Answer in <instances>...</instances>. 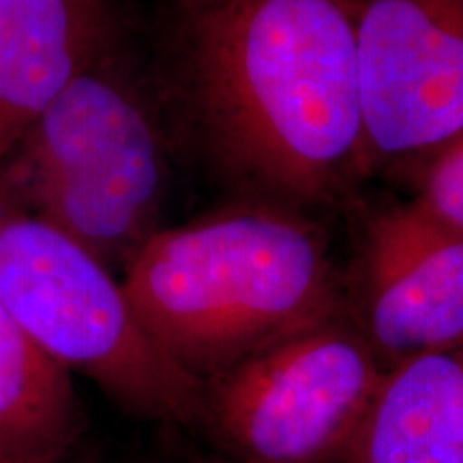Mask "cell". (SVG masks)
Instances as JSON below:
<instances>
[{
	"instance_id": "6da1fadb",
	"label": "cell",
	"mask_w": 463,
	"mask_h": 463,
	"mask_svg": "<svg viewBox=\"0 0 463 463\" xmlns=\"http://www.w3.org/2000/svg\"><path fill=\"white\" fill-rule=\"evenodd\" d=\"M187 5L195 101L230 167L309 202L367 170L344 0Z\"/></svg>"
},
{
	"instance_id": "7a4b0ae2",
	"label": "cell",
	"mask_w": 463,
	"mask_h": 463,
	"mask_svg": "<svg viewBox=\"0 0 463 463\" xmlns=\"http://www.w3.org/2000/svg\"><path fill=\"white\" fill-rule=\"evenodd\" d=\"M120 283L155 344L202 384L337 320V279L320 232L270 208L159 230Z\"/></svg>"
},
{
	"instance_id": "3957f363",
	"label": "cell",
	"mask_w": 463,
	"mask_h": 463,
	"mask_svg": "<svg viewBox=\"0 0 463 463\" xmlns=\"http://www.w3.org/2000/svg\"><path fill=\"white\" fill-rule=\"evenodd\" d=\"M165 164L140 97L90 62L0 164V204L127 269L159 232Z\"/></svg>"
},
{
	"instance_id": "277c9868",
	"label": "cell",
	"mask_w": 463,
	"mask_h": 463,
	"mask_svg": "<svg viewBox=\"0 0 463 463\" xmlns=\"http://www.w3.org/2000/svg\"><path fill=\"white\" fill-rule=\"evenodd\" d=\"M0 303L56 363L125 408L172 420L202 412L204 384L155 344L112 270L62 232L3 204Z\"/></svg>"
},
{
	"instance_id": "5b68a950",
	"label": "cell",
	"mask_w": 463,
	"mask_h": 463,
	"mask_svg": "<svg viewBox=\"0 0 463 463\" xmlns=\"http://www.w3.org/2000/svg\"><path fill=\"white\" fill-rule=\"evenodd\" d=\"M384 372L363 333L333 320L206 382L202 412L242 463L347 461Z\"/></svg>"
},
{
	"instance_id": "8992f818",
	"label": "cell",
	"mask_w": 463,
	"mask_h": 463,
	"mask_svg": "<svg viewBox=\"0 0 463 463\" xmlns=\"http://www.w3.org/2000/svg\"><path fill=\"white\" fill-rule=\"evenodd\" d=\"M364 167L419 161L463 131V0H344Z\"/></svg>"
},
{
	"instance_id": "52a82bcc",
	"label": "cell",
	"mask_w": 463,
	"mask_h": 463,
	"mask_svg": "<svg viewBox=\"0 0 463 463\" xmlns=\"http://www.w3.org/2000/svg\"><path fill=\"white\" fill-rule=\"evenodd\" d=\"M363 337L386 369L463 339V232L419 202L382 213L364 251Z\"/></svg>"
},
{
	"instance_id": "ba28073f",
	"label": "cell",
	"mask_w": 463,
	"mask_h": 463,
	"mask_svg": "<svg viewBox=\"0 0 463 463\" xmlns=\"http://www.w3.org/2000/svg\"><path fill=\"white\" fill-rule=\"evenodd\" d=\"M99 33V5L90 0H0V164L95 62Z\"/></svg>"
},
{
	"instance_id": "9c48e42d",
	"label": "cell",
	"mask_w": 463,
	"mask_h": 463,
	"mask_svg": "<svg viewBox=\"0 0 463 463\" xmlns=\"http://www.w3.org/2000/svg\"><path fill=\"white\" fill-rule=\"evenodd\" d=\"M347 463H463V361L427 352L386 369Z\"/></svg>"
},
{
	"instance_id": "30bf717a",
	"label": "cell",
	"mask_w": 463,
	"mask_h": 463,
	"mask_svg": "<svg viewBox=\"0 0 463 463\" xmlns=\"http://www.w3.org/2000/svg\"><path fill=\"white\" fill-rule=\"evenodd\" d=\"M75 433L69 369L0 303V463H62Z\"/></svg>"
},
{
	"instance_id": "8fae6325",
	"label": "cell",
	"mask_w": 463,
	"mask_h": 463,
	"mask_svg": "<svg viewBox=\"0 0 463 463\" xmlns=\"http://www.w3.org/2000/svg\"><path fill=\"white\" fill-rule=\"evenodd\" d=\"M416 164L420 165V172L419 195L414 202L463 232V131Z\"/></svg>"
},
{
	"instance_id": "7c38bea8",
	"label": "cell",
	"mask_w": 463,
	"mask_h": 463,
	"mask_svg": "<svg viewBox=\"0 0 463 463\" xmlns=\"http://www.w3.org/2000/svg\"><path fill=\"white\" fill-rule=\"evenodd\" d=\"M90 3H97V5H101V0H90Z\"/></svg>"
},
{
	"instance_id": "4fadbf2b",
	"label": "cell",
	"mask_w": 463,
	"mask_h": 463,
	"mask_svg": "<svg viewBox=\"0 0 463 463\" xmlns=\"http://www.w3.org/2000/svg\"><path fill=\"white\" fill-rule=\"evenodd\" d=\"M187 3H198V0H187Z\"/></svg>"
},
{
	"instance_id": "5bb4252c",
	"label": "cell",
	"mask_w": 463,
	"mask_h": 463,
	"mask_svg": "<svg viewBox=\"0 0 463 463\" xmlns=\"http://www.w3.org/2000/svg\"><path fill=\"white\" fill-rule=\"evenodd\" d=\"M62 463H69V461H62Z\"/></svg>"
}]
</instances>
